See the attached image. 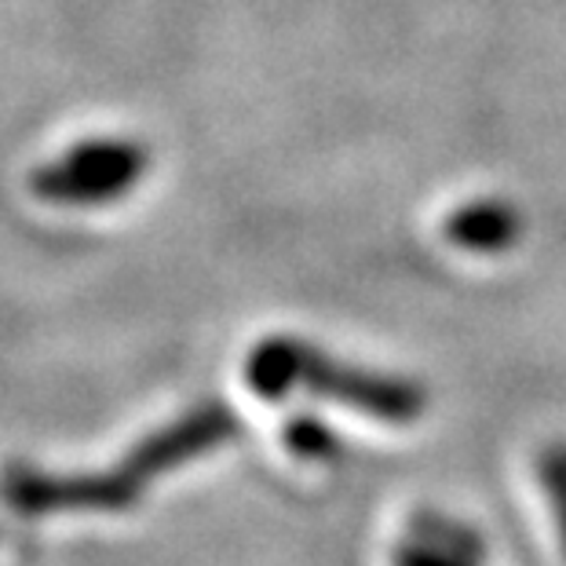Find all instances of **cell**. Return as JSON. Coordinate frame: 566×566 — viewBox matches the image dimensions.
<instances>
[{"mask_svg": "<svg viewBox=\"0 0 566 566\" xmlns=\"http://www.w3.org/2000/svg\"><path fill=\"white\" fill-rule=\"evenodd\" d=\"M245 380L268 402L289 399L293 391H311L315 399H333L336 406L384 420V424H413L428 409V391L417 380L340 363L296 336H271L252 347Z\"/></svg>", "mask_w": 566, "mask_h": 566, "instance_id": "obj_1", "label": "cell"}, {"mask_svg": "<svg viewBox=\"0 0 566 566\" xmlns=\"http://www.w3.org/2000/svg\"><path fill=\"white\" fill-rule=\"evenodd\" d=\"M483 534L450 512L420 509L391 545V566H486Z\"/></svg>", "mask_w": 566, "mask_h": 566, "instance_id": "obj_2", "label": "cell"}, {"mask_svg": "<svg viewBox=\"0 0 566 566\" xmlns=\"http://www.w3.org/2000/svg\"><path fill=\"white\" fill-rule=\"evenodd\" d=\"M523 212L504 198H479L472 205H461L446 216V238L450 245L479 256H501L523 238Z\"/></svg>", "mask_w": 566, "mask_h": 566, "instance_id": "obj_3", "label": "cell"}, {"mask_svg": "<svg viewBox=\"0 0 566 566\" xmlns=\"http://www.w3.org/2000/svg\"><path fill=\"white\" fill-rule=\"evenodd\" d=\"M534 472H537V486L552 509V523H556V537L566 559V442L541 446Z\"/></svg>", "mask_w": 566, "mask_h": 566, "instance_id": "obj_4", "label": "cell"}, {"mask_svg": "<svg viewBox=\"0 0 566 566\" xmlns=\"http://www.w3.org/2000/svg\"><path fill=\"white\" fill-rule=\"evenodd\" d=\"M285 446L307 464H333L340 457V439L315 417H296L285 428Z\"/></svg>", "mask_w": 566, "mask_h": 566, "instance_id": "obj_5", "label": "cell"}]
</instances>
